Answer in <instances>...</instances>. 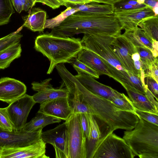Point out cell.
Segmentation results:
<instances>
[{
    "mask_svg": "<svg viewBox=\"0 0 158 158\" xmlns=\"http://www.w3.org/2000/svg\"><path fill=\"white\" fill-rule=\"evenodd\" d=\"M72 78L82 100L91 110L93 115L113 132L119 129L131 130L135 127L139 118L134 112L123 110L109 100L93 94L73 75Z\"/></svg>",
    "mask_w": 158,
    "mask_h": 158,
    "instance_id": "1",
    "label": "cell"
},
{
    "mask_svg": "<svg viewBox=\"0 0 158 158\" xmlns=\"http://www.w3.org/2000/svg\"><path fill=\"white\" fill-rule=\"evenodd\" d=\"M62 26L64 35L68 37L81 33L117 36L123 30L114 14H92L80 11L68 17Z\"/></svg>",
    "mask_w": 158,
    "mask_h": 158,
    "instance_id": "2",
    "label": "cell"
},
{
    "mask_svg": "<svg viewBox=\"0 0 158 158\" xmlns=\"http://www.w3.org/2000/svg\"><path fill=\"white\" fill-rule=\"evenodd\" d=\"M81 40L79 38L60 37L49 33L38 35L35 40L34 48L50 61L47 73H52L57 64L70 63L72 59L76 57L83 48Z\"/></svg>",
    "mask_w": 158,
    "mask_h": 158,
    "instance_id": "3",
    "label": "cell"
},
{
    "mask_svg": "<svg viewBox=\"0 0 158 158\" xmlns=\"http://www.w3.org/2000/svg\"><path fill=\"white\" fill-rule=\"evenodd\" d=\"M113 36L105 35L84 34L81 41L83 48L93 52L100 57L114 79L123 87L127 85L133 88L127 72L110 47V44Z\"/></svg>",
    "mask_w": 158,
    "mask_h": 158,
    "instance_id": "4",
    "label": "cell"
},
{
    "mask_svg": "<svg viewBox=\"0 0 158 158\" xmlns=\"http://www.w3.org/2000/svg\"><path fill=\"white\" fill-rule=\"evenodd\" d=\"M138 117L133 130L124 131L123 138L135 156L158 158V125Z\"/></svg>",
    "mask_w": 158,
    "mask_h": 158,
    "instance_id": "5",
    "label": "cell"
},
{
    "mask_svg": "<svg viewBox=\"0 0 158 158\" xmlns=\"http://www.w3.org/2000/svg\"><path fill=\"white\" fill-rule=\"evenodd\" d=\"M135 156L124 139L111 132L98 144L93 158H133Z\"/></svg>",
    "mask_w": 158,
    "mask_h": 158,
    "instance_id": "6",
    "label": "cell"
},
{
    "mask_svg": "<svg viewBox=\"0 0 158 158\" xmlns=\"http://www.w3.org/2000/svg\"><path fill=\"white\" fill-rule=\"evenodd\" d=\"M64 123L68 133L69 158H85V139L81 126L80 114H73Z\"/></svg>",
    "mask_w": 158,
    "mask_h": 158,
    "instance_id": "7",
    "label": "cell"
},
{
    "mask_svg": "<svg viewBox=\"0 0 158 158\" xmlns=\"http://www.w3.org/2000/svg\"><path fill=\"white\" fill-rule=\"evenodd\" d=\"M35 103L32 96L25 94L6 107L8 116L15 130L23 129L28 114Z\"/></svg>",
    "mask_w": 158,
    "mask_h": 158,
    "instance_id": "8",
    "label": "cell"
},
{
    "mask_svg": "<svg viewBox=\"0 0 158 158\" xmlns=\"http://www.w3.org/2000/svg\"><path fill=\"white\" fill-rule=\"evenodd\" d=\"M110 46L123 68L127 72L140 76L134 66L132 54L137 52L135 47L122 34L113 36Z\"/></svg>",
    "mask_w": 158,
    "mask_h": 158,
    "instance_id": "9",
    "label": "cell"
},
{
    "mask_svg": "<svg viewBox=\"0 0 158 158\" xmlns=\"http://www.w3.org/2000/svg\"><path fill=\"white\" fill-rule=\"evenodd\" d=\"M42 130L28 131L24 129L12 131L0 128V149L16 148L28 146L37 141L41 138Z\"/></svg>",
    "mask_w": 158,
    "mask_h": 158,
    "instance_id": "10",
    "label": "cell"
},
{
    "mask_svg": "<svg viewBox=\"0 0 158 158\" xmlns=\"http://www.w3.org/2000/svg\"><path fill=\"white\" fill-rule=\"evenodd\" d=\"M41 138L54 148L56 158H69L68 133L64 122L52 129L42 132Z\"/></svg>",
    "mask_w": 158,
    "mask_h": 158,
    "instance_id": "11",
    "label": "cell"
},
{
    "mask_svg": "<svg viewBox=\"0 0 158 158\" xmlns=\"http://www.w3.org/2000/svg\"><path fill=\"white\" fill-rule=\"evenodd\" d=\"M46 143L40 138L28 146L0 149V158H49L46 154Z\"/></svg>",
    "mask_w": 158,
    "mask_h": 158,
    "instance_id": "12",
    "label": "cell"
},
{
    "mask_svg": "<svg viewBox=\"0 0 158 158\" xmlns=\"http://www.w3.org/2000/svg\"><path fill=\"white\" fill-rule=\"evenodd\" d=\"M90 132L85 143V158H93L96 148L101 141L109 133L113 132L105 123L88 114Z\"/></svg>",
    "mask_w": 158,
    "mask_h": 158,
    "instance_id": "13",
    "label": "cell"
},
{
    "mask_svg": "<svg viewBox=\"0 0 158 158\" xmlns=\"http://www.w3.org/2000/svg\"><path fill=\"white\" fill-rule=\"evenodd\" d=\"M52 79L49 78L40 82L34 81L31 83L32 88L37 92L32 96L36 103H41L46 101L61 97H68L69 92L65 87L62 85L54 88L50 83Z\"/></svg>",
    "mask_w": 158,
    "mask_h": 158,
    "instance_id": "14",
    "label": "cell"
},
{
    "mask_svg": "<svg viewBox=\"0 0 158 158\" xmlns=\"http://www.w3.org/2000/svg\"><path fill=\"white\" fill-rule=\"evenodd\" d=\"M38 112L66 120L73 114L68 97L59 98L40 104Z\"/></svg>",
    "mask_w": 158,
    "mask_h": 158,
    "instance_id": "15",
    "label": "cell"
},
{
    "mask_svg": "<svg viewBox=\"0 0 158 158\" xmlns=\"http://www.w3.org/2000/svg\"><path fill=\"white\" fill-rule=\"evenodd\" d=\"M123 30L136 28L138 24L144 19L155 16L152 9L148 6L130 11L115 12Z\"/></svg>",
    "mask_w": 158,
    "mask_h": 158,
    "instance_id": "16",
    "label": "cell"
},
{
    "mask_svg": "<svg viewBox=\"0 0 158 158\" xmlns=\"http://www.w3.org/2000/svg\"><path fill=\"white\" fill-rule=\"evenodd\" d=\"M27 87L23 82L8 77L0 78V100L9 104L25 94Z\"/></svg>",
    "mask_w": 158,
    "mask_h": 158,
    "instance_id": "17",
    "label": "cell"
},
{
    "mask_svg": "<svg viewBox=\"0 0 158 158\" xmlns=\"http://www.w3.org/2000/svg\"><path fill=\"white\" fill-rule=\"evenodd\" d=\"M78 81L88 90L93 94L109 100L119 92L111 87L103 85L91 76L84 73L74 76Z\"/></svg>",
    "mask_w": 158,
    "mask_h": 158,
    "instance_id": "18",
    "label": "cell"
},
{
    "mask_svg": "<svg viewBox=\"0 0 158 158\" xmlns=\"http://www.w3.org/2000/svg\"><path fill=\"white\" fill-rule=\"evenodd\" d=\"M76 58L96 71L99 76L106 75L114 79L100 57L93 52L83 48L77 54Z\"/></svg>",
    "mask_w": 158,
    "mask_h": 158,
    "instance_id": "19",
    "label": "cell"
},
{
    "mask_svg": "<svg viewBox=\"0 0 158 158\" xmlns=\"http://www.w3.org/2000/svg\"><path fill=\"white\" fill-rule=\"evenodd\" d=\"M47 13L39 7H32L28 10V14L22 17V25L33 32H43L47 20Z\"/></svg>",
    "mask_w": 158,
    "mask_h": 158,
    "instance_id": "20",
    "label": "cell"
},
{
    "mask_svg": "<svg viewBox=\"0 0 158 158\" xmlns=\"http://www.w3.org/2000/svg\"><path fill=\"white\" fill-rule=\"evenodd\" d=\"M123 87L135 109L158 114V108L145 95L129 85H125Z\"/></svg>",
    "mask_w": 158,
    "mask_h": 158,
    "instance_id": "21",
    "label": "cell"
},
{
    "mask_svg": "<svg viewBox=\"0 0 158 158\" xmlns=\"http://www.w3.org/2000/svg\"><path fill=\"white\" fill-rule=\"evenodd\" d=\"M136 47H145L152 50L153 40L147 35L142 29L138 27L126 30L122 34Z\"/></svg>",
    "mask_w": 158,
    "mask_h": 158,
    "instance_id": "22",
    "label": "cell"
},
{
    "mask_svg": "<svg viewBox=\"0 0 158 158\" xmlns=\"http://www.w3.org/2000/svg\"><path fill=\"white\" fill-rule=\"evenodd\" d=\"M61 119L58 118L37 112L35 116L25 125L23 129L28 131H35L42 129L46 126L59 123Z\"/></svg>",
    "mask_w": 158,
    "mask_h": 158,
    "instance_id": "23",
    "label": "cell"
},
{
    "mask_svg": "<svg viewBox=\"0 0 158 158\" xmlns=\"http://www.w3.org/2000/svg\"><path fill=\"white\" fill-rule=\"evenodd\" d=\"M69 7L77 8L79 11L89 14H114V10L112 5L106 4H102L96 2H91L83 5H72Z\"/></svg>",
    "mask_w": 158,
    "mask_h": 158,
    "instance_id": "24",
    "label": "cell"
},
{
    "mask_svg": "<svg viewBox=\"0 0 158 158\" xmlns=\"http://www.w3.org/2000/svg\"><path fill=\"white\" fill-rule=\"evenodd\" d=\"M21 45L15 44L0 53V69L7 68L15 59L20 57L22 52Z\"/></svg>",
    "mask_w": 158,
    "mask_h": 158,
    "instance_id": "25",
    "label": "cell"
},
{
    "mask_svg": "<svg viewBox=\"0 0 158 158\" xmlns=\"http://www.w3.org/2000/svg\"><path fill=\"white\" fill-rule=\"evenodd\" d=\"M138 26L148 37L158 41V16L147 18L141 22Z\"/></svg>",
    "mask_w": 158,
    "mask_h": 158,
    "instance_id": "26",
    "label": "cell"
},
{
    "mask_svg": "<svg viewBox=\"0 0 158 158\" xmlns=\"http://www.w3.org/2000/svg\"><path fill=\"white\" fill-rule=\"evenodd\" d=\"M93 2L92 0H36V3H41L52 9H55L64 6L67 8L72 5H83Z\"/></svg>",
    "mask_w": 158,
    "mask_h": 158,
    "instance_id": "27",
    "label": "cell"
},
{
    "mask_svg": "<svg viewBox=\"0 0 158 158\" xmlns=\"http://www.w3.org/2000/svg\"><path fill=\"white\" fill-rule=\"evenodd\" d=\"M79 10L77 8L70 7L62 11L60 14L53 18L47 19L45 28L52 29L59 26L68 17Z\"/></svg>",
    "mask_w": 158,
    "mask_h": 158,
    "instance_id": "28",
    "label": "cell"
},
{
    "mask_svg": "<svg viewBox=\"0 0 158 158\" xmlns=\"http://www.w3.org/2000/svg\"><path fill=\"white\" fill-rule=\"evenodd\" d=\"M112 6L114 13L130 11L147 6L139 3L135 0H118Z\"/></svg>",
    "mask_w": 158,
    "mask_h": 158,
    "instance_id": "29",
    "label": "cell"
},
{
    "mask_svg": "<svg viewBox=\"0 0 158 158\" xmlns=\"http://www.w3.org/2000/svg\"><path fill=\"white\" fill-rule=\"evenodd\" d=\"M11 0H0V26L7 24L15 13Z\"/></svg>",
    "mask_w": 158,
    "mask_h": 158,
    "instance_id": "30",
    "label": "cell"
},
{
    "mask_svg": "<svg viewBox=\"0 0 158 158\" xmlns=\"http://www.w3.org/2000/svg\"><path fill=\"white\" fill-rule=\"evenodd\" d=\"M22 26L16 31L0 39V53L12 46L20 43L23 35L20 32Z\"/></svg>",
    "mask_w": 158,
    "mask_h": 158,
    "instance_id": "31",
    "label": "cell"
},
{
    "mask_svg": "<svg viewBox=\"0 0 158 158\" xmlns=\"http://www.w3.org/2000/svg\"><path fill=\"white\" fill-rule=\"evenodd\" d=\"M109 100L123 110L134 113L135 108L129 98L123 93L119 92L117 95L112 97Z\"/></svg>",
    "mask_w": 158,
    "mask_h": 158,
    "instance_id": "32",
    "label": "cell"
},
{
    "mask_svg": "<svg viewBox=\"0 0 158 158\" xmlns=\"http://www.w3.org/2000/svg\"><path fill=\"white\" fill-rule=\"evenodd\" d=\"M70 63L72 64L78 74L83 73L88 74L96 79L99 77V75L96 71L79 60L76 57L72 59Z\"/></svg>",
    "mask_w": 158,
    "mask_h": 158,
    "instance_id": "33",
    "label": "cell"
},
{
    "mask_svg": "<svg viewBox=\"0 0 158 158\" xmlns=\"http://www.w3.org/2000/svg\"><path fill=\"white\" fill-rule=\"evenodd\" d=\"M142 62L144 71L158 57L154 56L151 50L145 47H136Z\"/></svg>",
    "mask_w": 158,
    "mask_h": 158,
    "instance_id": "34",
    "label": "cell"
},
{
    "mask_svg": "<svg viewBox=\"0 0 158 158\" xmlns=\"http://www.w3.org/2000/svg\"><path fill=\"white\" fill-rule=\"evenodd\" d=\"M36 0H11L16 11L20 13L22 11H27L35 5Z\"/></svg>",
    "mask_w": 158,
    "mask_h": 158,
    "instance_id": "35",
    "label": "cell"
},
{
    "mask_svg": "<svg viewBox=\"0 0 158 158\" xmlns=\"http://www.w3.org/2000/svg\"><path fill=\"white\" fill-rule=\"evenodd\" d=\"M0 128L9 131L15 129L8 116L6 107L0 108Z\"/></svg>",
    "mask_w": 158,
    "mask_h": 158,
    "instance_id": "36",
    "label": "cell"
},
{
    "mask_svg": "<svg viewBox=\"0 0 158 158\" xmlns=\"http://www.w3.org/2000/svg\"><path fill=\"white\" fill-rule=\"evenodd\" d=\"M130 79L134 88L141 93L145 95L146 87L141 78L140 76L127 72Z\"/></svg>",
    "mask_w": 158,
    "mask_h": 158,
    "instance_id": "37",
    "label": "cell"
},
{
    "mask_svg": "<svg viewBox=\"0 0 158 158\" xmlns=\"http://www.w3.org/2000/svg\"><path fill=\"white\" fill-rule=\"evenodd\" d=\"M79 114L81 129L85 141L89 138L90 132V123L88 114Z\"/></svg>",
    "mask_w": 158,
    "mask_h": 158,
    "instance_id": "38",
    "label": "cell"
},
{
    "mask_svg": "<svg viewBox=\"0 0 158 158\" xmlns=\"http://www.w3.org/2000/svg\"><path fill=\"white\" fill-rule=\"evenodd\" d=\"M135 113L138 116L154 124L158 125V114L135 109Z\"/></svg>",
    "mask_w": 158,
    "mask_h": 158,
    "instance_id": "39",
    "label": "cell"
},
{
    "mask_svg": "<svg viewBox=\"0 0 158 158\" xmlns=\"http://www.w3.org/2000/svg\"><path fill=\"white\" fill-rule=\"evenodd\" d=\"M145 86L153 95L156 101H158V85L153 78L149 76H145L144 79Z\"/></svg>",
    "mask_w": 158,
    "mask_h": 158,
    "instance_id": "40",
    "label": "cell"
},
{
    "mask_svg": "<svg viewBox=\"0 0 158 158\" xmlns=\"http://www.w3.org/2000/svg\"><path fill=\"white\" fill-rule=\"evenodd\" d=\"M145 77L149 76L158 83V59L152 63L148 68L144 71Z\"/></svg>",
    "mask_w": 158,
    "mask_h": 158,
    "instance_id": "41",
    "label": "cell"
},
{
    "mask_svg": "<svg viewBox=\"0 0 158 158\" xmlns=\"http://www.w3.org/2000/svg\"><path fill=\"white\" fill-rule=\"evenodd\" d=\"M134 66L140 75V72L144 70L143 65L140 59V56L137 52L133 53L131 56Z\"/></svg>",
    "mask_w": 158,
    "mask_h": 158,
    "instance_id": "42",
    "label": "cell"
},
{
    "mask_svg": "<svg viewBox=\"0 0 158 158\" xmlns=\"http://www.w3.org/2000/svg\"><path fill=\"white\" fill-rule=\"evenodd\" d=\"M140 4H144L153 10L158 7V0H135Z\"/></svg>",
    "mask_w": 158,
    "mask_h": 158,
    "instance_id": "43",
    "label": "cell"
},
{
    "mask_svg": "<svg viewBox=\"0 0 158 158\" xmlns=\"http://www.w3.org/2000/svg\"><path fill=\"white\" fill-rule=\"evenodd\" d=\"M153 40L152 50L151 52L154 57H158V41Z\"/></svg>",
    "mask_w": 158,
    "mask_h": 158,
    "instance_id": "44",
    "label": "cell"
},
{
    "mask_svg": "<svg viewBox=\"0 0 158 158\" xmlns=\"http://www.w3.org/2000/svg\"><path fill=\"white\" fill-rule=\"evenodd\" d=\"M118 0H92L93 2L98 3H103L104 4L112 5Z\"/></svg>",
    "mask_w": 158,
    "mask_h": 158,
    "instance_id": "45",
    "label": "cell"
}]
</instances>
